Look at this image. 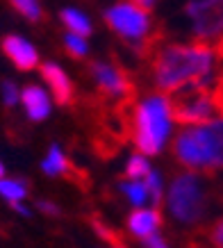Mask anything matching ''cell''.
<instances>
[{
    "label": "cell",
    "instance_id": "obj_19",
    "mask_svg": "<svg viewBox=\"0 0 223 248\" xmlns=\"http://www.w3.org/2000/svg\"><path fill=\"white\" fill-rule=\"evenodd\" d=\"M150 171H153V169H150L146 155H132V157L127 159V166H126L127 180H143Z\"/></svg>",
    "mask_w": 223,
    "mask_h": 248
},
{
    "label": "cell",
    "instance_id": "obj_16",
    "mask_svg": "<svg viewBox=\"0 0 223 248\" xmlns=\"http://www.w3.org/2000/svg\"><path fill=\"white\" fill-rule=\"evenodd\" d=\"M0 196L9 201V205L16 203V201H23L28 196V185L23 180H16V178H0Z\"/></svg>",
    "mask_w": 223,
    "mask_h": 248
},
{
    "label": "cell",
    "instance_id": "obj_13",
    "mask_svg": "<svg viewBox=\"0 0 223 248\" xmlns=\"http://www.w3.org/2000/svg\"><path fill=\"white\" fill-rule=\"evenodd\" d=\"M205 139L209 146V157H212V169H223V116L203 123Z\"/></svg>",
    "mask_w": 223,
    "mask_h": 248
},
{
    "label": "cell",
    "instance_id": "obj_12",
    "mask_svg": "<svg viewBox=\"0 0 223 248\" xmlns=\"http://www.w3.org/2000/svg\"><path fill=\"white\" fill-rule=\"evenodd\" d=\"M159 226H162V214L157 212V207H153V210H146V207L134 210L127 218L130 232L134 237H139V239H146L150 234H155L159 230Z\"/></svg>",
    "mask_w": 223,
    "mask_h": 248
},
{
    "label": "cell",
    "instance_id": "obj_26",
    "mask_svg": "<svg viewBox=\"0 0 223 248\" xmlns=\"http://www.w3.org/2000/svg\"><path fill=\"white\" fill-rule=\"evenodd\" d=\"M39 210L46 212V214H60V207L57 205L48 203V201H39Z\"/></svg>",
    "mask_w": 223,
    "mask_h": 248
},
{
    "label": "cell",
    "instance_id": "obj_3",
    "mask_svg": "<svg viewBox=\"0 0 223 248\" xmlns=\"http://www.w3.org/2000/svg\"><path fill=\"white\" fill-rule=\"evenodd\" d=\"M209 203H212V198H209L207 185L196 173L178 175L169 189V198H166V207L171 212V217L182 226L201 223L207 217Z\"/></svg>",
    "mask_w": 223,
    "mask_h": 248
},
{
    "label": "cell",
    "instance_id": "obj_28",
    "mask_svg": "<svg viewBox=\"0 0 223 248\" xmlns=\"http://www.w3.org/2000/svg\"><path fill=\"white\" fill-rule=\"evenodd\" d=\"M5 175V166H2V162H0V178Z\"/></svg>",
    "mask_w": 223,
    "mask_h": 248
},
{
    "label": "cell",
    "instance_id": "obj_18",
    "mask_svg": "<svg viewBox=\"0 0 223 248\" xmlns=\"http://www.w3.org/2000/svg\"><path fill=\"white\" fill-rule=\"evenodd\" d=\"M9 5L21 16H25L28 21H32V23L44 21V9L39 5V0H9Z\"/></svg>",
    "mask_w": 223,
    "mask_h": 248
},
{
    "label": "cell",
    "instance_id": "obj_6",
    "mask_svg": "<svg viewBox=\"0 0 223 248\" xmlns=\"http://www.w3.org/2000/svg\"><path fill=\"white\" fill-rule=\"evenodd\" d=\"M180 14L185 16L193 41L223 44V0H185Z\"/></svg>",
    "mask_w": 223,
    "mask_h": 248
},
{
    "label": "cell",
    "instance_id": "obj_27",
    "mask_svg": "<svg viewBox=\"0 0 223 248\" xmlns=\"http://www.w3.org/2000/svg\"><path fill=\"white\" fill-rule=\"evenodd\" d=\"M12 207H14V210L18 212L21 217H30V210H28V207H25V205L21 203V201H16V203H12Z\"/></svg>",
    "mask_w": 223,
    "mask_h": 248
},
{
    "label": "cell",
    "instance_id": "obj_29",
    "mask_svg": "<svg viewBox=\"0 0 223 248\" xmlns=\"http://www.w3.org/2000/svg\"><path fill=\"white\" fill-rule=\"evenodd\" d=\"M114 248H123V246H114Z\"/></svg>",
    "mask_w": 223,
    "mask_h": 248
},
{
    "label": "cell",
    "instance_id": "obj_17",
    "mask_svg": "<svg viewBox=\"0 0 223 248\" xmlns=\"http://www.w3.org/2000/svg\"><path fill=\"white\" fill-rule=\"evenodd\" d=\"M119 187H121V191H123V196H126L134 207H143V205H146V201H150V198H148V189H146V185H143V182H137V180L127 182L126 180V182H121Z\"/></svg>",
    "mask_w": 223,
    "mask_h": 248
},
{
    "label": "cell",
    "instance_id": "obj_23",
    "mask_svg": "<svg viewBox=\"0 0 223 248\" xmlns=\"http://www.w3.org/2000/svg\"><path fill=\"white\" fill-rule=\"evenodd\" d=\"M209 241L214 244V248H223V218L212 226V230H209Z\"/></svg>",
    "mask_w": 223,
    "mask_h": 248
},
{
    "label": "cell",
    "instance_id": "obj_22",
    "mask_svg": "<svg viewBox=\"0 0 223 248\" xmlns=\"http://www.w3.org/2000/svg\"><path fill=\"white\" fill-rule=\"evenodd\" d=\"M0 93H2V103L7 107H14L18 103V87L12 80H2L0 84Z\"/></svg>",
    "mask_w": 223,
    "mask_h": 248
},
{
    "label": "cell",
    "instance_id": "obj_7",
    "mask_svg": "<svg viewBox=\"0 0 223 248\" xmlns=\"http://www.w3.org/2000/svg\"><path fill=\"white\" fill-rule=\"evenodd\" d=\"M173 153L180 159V164L189 169H201L212 171V157H209V146L205 139V130L201 125H187L173 141Z\"/></svg>",
    "mask_w": 223,
    "mask_h": 248
},
{
    "label": "cell",
    "instance_id": "obj_24",
    "mask_svg": "<svg viewBox=\"0 0 223 248\" xmlns=\"http://www.w3.org/2000/svg\"><path fill=\"white\" fill-rule=\"evenodd\" d=\"M143 241H146V248H169L166 244H164V239H162V237H159L157 232L150 234V237H146Z\"/></svg>",
    "mask_w": 223,
    "mask_h": 248
},
{
    "label": "cell",
    "instance_id": "obj_4",
    "mask_svg": "<svg viewBox=\"0 0 223 248\" xmlns=\"http://www.w3.org/2000/svg\"><path fill=\"white\" fill-rule=\"evenodd\" d=\"M214 82V80H212ZM212 82H191L169 93L171 116L180 125H201L219 116Z\"/></svg>",
    "mask_w": 223,
    "mask_h": 248
},
{
    "label": "cell",
    "instance_id": "obj_8",
    "mask_svg": "<svg viewBox=\"0 0 223 248\" xmlns=\"http://www.w3.org/2000/svg\"><path fill=\"white\" fill-rule=\"evenodd\" d=\"M89 73L94 78L96 87L107 96L127 98L132 93V84L127 80V73H123L119 66L107 64V62H91Z\"/></svg>",
    "mask_w": 223,
    "mask_h": 248
},
{
    "label": "cell",
    "instance_id": "obj_15",
    "mask_svg": "<svg viewBox=\"0 0 223 248\" xmlns=\"http://www.w3.org/2000/svg\"><path fill=\"white\" fill-rule=\"evenodd\" d=\"M68 169H71V164H68L66 155L62 153V148L57 146V143H52L48 155H46V159L41 162V171H44L46 175L55 178V175H64V173H68Z\"/></svg>",
    "mask_w": 223,
    "mask_h": 248
},
{
    "label": "cell",
    "instance_id": "obj_11",
    "mask_svg": "<svg viewBox=\"0 0 223 248\" xmlns=\"http://www.w3.org/2000/svg\"><path fill=\"white\" fill-rule=\"evenodd\" d=\"M21 103L25 107V114L32 121H46L50 116V98L39 84H28L21 93Z\"/></svg>",
    "mask_w": 223,
    "mask_h": 248
},
{
    "label": "cell",
    "instance_id": "obj_1",
    "mask_svg": "<svg viewBox=\"0 0 223 248\" xmlns=\"http://www.w3.org/2000/svg\"><path fill=\"white\" fill-rule=\"evenodd\" d=\"M221 60L216 46L205 41L159 46L153 55V80L164 93L191 82H212L214 66Z\"/></svg>",
    "mask_w": 223,
    "mask_h": 248
},
{
    "label": "cell",
    "instance_id": "obj_2",
    "mask_svg": "<svg viewBox=\"0 0 223 248\" xmlns=\"http://www.w3.org/2000/svg\"><path fill=\"white\" fill-rule=\"evenodd\" d=\"M171 105L166 96H148L134 109V146L143 155H157L171 135Z\"/></svg>",
    "mask_w": 223,
    "mask_h": 248
},
{
    "label": "cell",
    "instance_id": "obj_20",
    "mask_svg": "<svg viewBox=\"0 0 223 248\" xmlns=\"http://www.w3.org/2000/svg\"><path fill=\"white\" fill-rule=\"evenodd\" d=\"M143 185H146V189H148V198H150V203L159 205L164 201V182H162V175L157 171H150L146 178H143Z\"/></svg>",
    "mask_w": 223,
    "mask_h": 248
},
{
    "label": "cell",
    "instance_id": "obj_9",
    "mask_svg": "<svg viewBox=\"0 0 223 248\" xmlns=\"http://www.w3.org/2000/svg\"><path fill=\"white\" fill-rule=\"evenodd\" d=\"M0 48H2L5 57H7L18 71H34V68H37V64H39L37 48H34L28 39H23L21 34H7V37H2Z\"/></svg>",
    "mask_w": 223,
    "mask_h": 248
},
{
    "label": "cell",
    "instance_id": "obj_5",
    "mask_svg": "<svg viewBox=\"0 0 223 248\" xmlns=\"http://www.w3.org/2000/svg\"><path fill=\"white\" fill-rule=\"evenodd\" d=\"M103 16L107 28L116 32L121 39H126L127 44H132V48H137V50L148 53L150 46L155 44V39L150 37V32H153L150 16L142 7H137L127 0H121V2L105 9Z\"/></svg>",
    "mask_w": 223,
    "mask_h": 248
},
{
    "label": "cell",
    "instance_id": "obj_25",
    "mask_svg": "<svg viewBox=\"0 0 223 248\" xmlns=\"http://www.w3.org/2000/svg\"><path fill=\"white\" fill-rule=\"evenodd\" d=\"M127 2H132V5H137V7H142L143 12H153L157 5V0H127Z\"/></svg>",
    "mask_w": 223,
    "mask_h": 248
},
{
    "label": "cell",
    "instance_id": "obj_10",
    "mask_svg": "<svg viewBox=\"0 0 223 248\" xmlns=\"http://www.w3.org/2000/svg\"><path fill=\"white\" fill-rule=\"evenodd\" d=\"M41 78L48 82L52 96L60 105H68L73 100V82H71V78L66 76V71L60 64H55V62L41 64Z\"/></svg>",
    "mask_w": 223,
    "mask_h": 248
},
{
    "label": "cell",
    "instance_id": "obj_14",
    "mask_svg": "<svg viewBox=\"0 0 223 248\" xmlns=\"http://www.w3.org/2000/svg\"><path fill=\"white\" fill-rule=\"evenodd\" d=\"M60 18L62 23L68 28V32H75V34H80V37H89L91 32H94V25L87 16L82 14L80 9H73V7H66L60 12Z\"/></svg>",
    "mask_w": 223,
    "mask_h": 248
},
{
    "label": "cell",
    "instance_id": "obj_21",
    "mask_svg": "<svg viewBox=\"0 0 223 248\" xmlns=\"http://www.w3.org/2000/svg\"><path fill=\"white\" fill-rule=\"evenodd\" d=\"M64 48H66V53L75 60H82V57H87L89 53V46L84 41V37L80 34H75V32H68L66 37H64Z\"/></svg>",
    "mask_w": 223,
    "mask_h": 248
}]
</instances>
